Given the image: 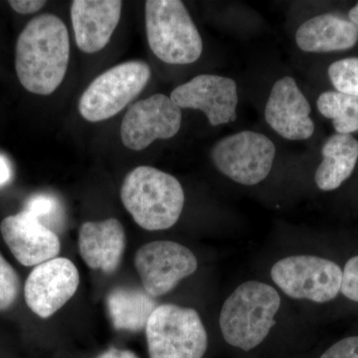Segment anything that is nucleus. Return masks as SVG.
Segmentation results:
<instances>
[{
    "instance_id": "nucleus-1",
    "label": "nucleus",
    "mask_w": 358,
    "mask_h": 358,
    "mask_svg": "<svg viewBox=\"0 0 358 358\" xmlns=\"http://www.w3.org/2000/svg\"><path fill=\"white\" fill-rule=\"evenodd\" d=\"M69 60V32L63 20L54 14L33 18L18 36L16 74L30 93L53 94L64 81Z\"/></svg>"
},
{
    "instance_id": "nucleus-2",
    "label": "nucleus",
    "mask_w": 358,
    "mask_h": 358,
    "mask_svg": "<svg viewBox=\"0 0 358 358\" xmlns=\"http://www.w3.org/2000/svg\"><path fill=\"white\" fill-rule=\"evenodd\" d=\"M121 199L134 222L148 231L173 227L185 206V192L180 182L155 167L141 166L124 178Z\"/></svg>"
},
{
    "instance_id": "nucleus-3",
    "label": "nucleus",
    "mask_w": 358,
    "mask_h": 358,
    "mask_svg": "<svg viewBox=\"0 0 358 358\" xmlns=\"http://www.w3.org/2000/svg\"><path fill=\"white\" fill-rule=\"evenodd\" d=\"M281 298L270 285L243 282L224 303L220 329L226 343L249 352L262 343L275 326Z\"/></svg>"
},
{
    "instance_id": "nucleus-4",
    "label": "nucleus",
    "mask_w": 358,
    "mask_h": 358,
    "mask_svg": "<svg viewBox=\"0 0 358 358\" xmlns=\"http://www.w3.org/2000/svg\"><path fill=\"white\" fill-rule=\"evenodd\" d=\"M145 29L150 48L162 62L187 65L201 56V36L182 1L145 2Z\"/></svg>"
},
{
    "instance_id": "nucleus-5",
    "label": "nucleus",
    "mask_w": 358,
    "mask_h": 358,
    "mask_svg": "<svg viewBox=\"0 0 358 358\" xmlns=\"http://www.w3.org/2000/svg\"><path fill=\"white\" fill-rule=\"evenodd\" d=\"M145 336L150 358H202L208 346L199 313L173 303L157 306Z\"/></svg>"
},
{
    "instance_id": "nucleus-6",
    "label": "nucleus",
    "mask_w": 358,
    "mask_h": 358,
    "mask_svg": "<svg viewBox=\"0 0 358 358\" xmlns=\"http://www.w3.org/2000/svg\"><path fill=\"white\" fill-rule=\"evenodd\" d=\"M152 77L148 63L131 60L105 71L89 85L79 101V112L87 121H106L133 102Z\"/></svg>"
},
{
    "instance_id": "nucleus-7",
    "label": "nucleus",
    "mask_w": 358,
    "mask_h": 358,
    "mask_svg": "<svg viewBox=\"0 0 358 358\" xmlns=\"http://www.w3.org/2000/svg\"><path fill=\"white\" fill-rule=\"evenodd\" d=\"M271 277L289 298L324 303L334 300L341 292L343 271L327 259L296 255L278 261Z\"/></svg>"
},
{
    "instance_id": "nucleus-8",
    "label": "nucleus",
    "mask_w": 358,
    "mask_h": 358,
    "mask_svg": "<svg viewBox=\"0 0 358 358\" xmlns=\"http://www.w3.org/2000/svg\"><path fill=\"white\" fill-rule=\"evenodd\" d=\"M211 155L215 166L227 178L240 185H255L270 173L275 148L264 134L243 131L219 141Z\"/></svg>"
},
{
    "instance_id": "nucleus-9",
    "label": "nucleus",
    "mask_w": 358,
    "mask_h": 358,
    "mask_svg": "<svg viewBox=\"0 0 358 358\" xmlns=\"http://www.w3.org/2000/svg\"><path fill=\"white\" fill-rule=\"evenodd\" d=\"M134 266L143 289L152 298L164 296L189 277L199 267L196 257L183 245L155 241L141 246L134 256Z\"/></svg>"
},
{
    "instance_id": "nucleus-10",
    "label": "nucleus",
    "mask_w": 358,
    "mask_h": 358,
    "mask_svg": "<svg viewBox=\"0 0 358 358\" xmlns=\"http://www.w3.org/2000/svg\"><path fill=\"white\" fill-rule=\"evenodd\" d=\"M181 109L164 94H155L129 108L121 124L124 147L136 152L145 150L155 141L167 140L178 133Z\"/></svg>"
},
{
    "instance_id": "nucleus-11",
    "label": "nucleus",
    "mask_w": 358,
    "mask_h": 358,
    "mask_svg": "<svg viewBox=\"0 0 358 358\" xmlns=\"http://www.w3.org/2000/svg\"><path fill=\"white\" fill-rule=\"evenodd\" d=\"M80 275L67 258L40 264L28 275L24 286L26 303L35 315L48 319L76 293Z\"/></svg>"
},
{
    "instance_id": "nucleus-12",
    "label": "nucleus",
    "mask_w": 358,
    "mask_h": 358,
    "mask_svg": "<svg viewBox=\"0 0 358 358\" xmlns=\"http://www.w3.org/2000/svg\"><path fill=\"white\" fill-rule=\"evenodd\" d=\"M171 99L180 109L202 110L213 127L237 119V84L230 78L199 75L176 87Z\"/></svg>"
},
{
    "instance_id": "nucleus-13",
    "label": "nucleus",
    "mask_w": 358,
    "mask_h": 358,
    "mask_svg": "<svg viewBox=\"0 0 358 358\" xmlns=\"http://www.w3.org/2000/svg\"><path fill=\"white\" fill-rule=\"evenodd\" d=\"M310 103L292 77L275 82L265 109L268 126L289 141L308 140L315 131Z\"/></svg>"
},
{
    "instance_id": "nucleus-14",
    "label": "nucleus",
    "mask_w": 358,
    "mask_h": 358,
    "mask_svg": "<svg viewBox=\"0 0 358 358\" xmlns=\"http://www.w3.org/2000/svg\"><path fill=\"white\" fill-rule=\"evenodd\" d=\"M0 231L16 260L26 267L57 258L60 252V240L56 233L27 212L4 218Z\"/></svg>"
},
{
    "instance_id": "nucleus-15",
    "label": "nucleus",
    "mask_w": 358,
    "mask_h": 358,
    "mask_svg": "<svg viewBox=\"0 0 358 358\" xmlns=\"http://www.w3.org/2000/svg\"><path fill=\"white\" fill-rule=\"evenodd\" d=\"M122 1L74 0L71 20L78 48L84 53L103 50L121 20Z\"/></svg>"
},
{
    "instance_id": "nucleus-16",
    "label": "nucleus",
    "mask_w": 358,
    "mask_h": 358,
    "mask_svg": "<svg viewBox=\"0 0 358 358\" xmlns=\"http://www.w3.org/2000/svg\"><path fill=\"white\" fill-rule=\"evenodd\" d=\"M126 249V233L117 219L82 224L79 252L84 262L93 270L107 274L115 272Z\"/></svg>"
},
{
    "instance_id": "nucleus-17",
    "label": "nucleus",
    "mask_w": 358,
    "mask_h": 358,
    "mask_svg": "<svg viewBox=\"0 0 358 358\" xmlns=\"http://www.w3.org/2000/svg\"><path fill=\"white\" fill-rule=\"evenodd\" d=\"M296 42L301 50L312 53L348 50L358 42V27L338 14H320L300 26Z\"/></svg>"
},
{
    "instance_id": "nucleus-18",
    "label": "nucleus",
    "mask_w": 358,
    "mask_h": 358,
    "mask_svg": "<svg viewBox=\"0 0 358 358\" xmlns=\"http://www.w3.org/2000/svg\"><path fill=\"white\" fill-rule=\"evenodd\" d=\"M322 162L315 180L324 192H331L350 178L358 159V141L352 134L329 136L322 150Z\"/></svg>"
},
{
    "instance_id": "nucleus-19",
    "label": "nucleus",
    "mask_w": 358,
    "mask_h": 358,
    "mask_svg": "<svg viewBox=\"0 0 358 358\" xmlns=\"http://www.w3.org/2000/svg\"><path fill=\"white\" fill-rule=\"evenodd\" d=\"M108 310L115 329L141 331L145 329L157 301L147 292L129 288H115L107 296Z\"/></svg>"
},
{
    "instance_id": "nucleus-20",
    "label": "nucleus",
    "mask_w": 358,
    "mask_h": 358,
    "mask_svg": "<svg viewBox=\"0 0 358 358\" xmlns=\"http://www.w3.org/2000/svg\"><path fill=\"white\" fill-rule=\"evenodd\" d=\"M320 114L333 121L338 134L358 131V98L338 91L324 92L317 102Z\"/></svg>"
},
{
    "instance_id": "nucleus-21",
    "label": "nucleus",
    "mask_w": 358,
    "mask_h": 358,
    "mask_svg": "<svg viewBox=\"0 0 358 358\" xmlns=\"http://www.w3.org/2000/svg\"><path fill=\"white\" fill-rule=\"evenodd\" d=\"M329 77L336 91L358 98V57L336 61L329 66Z\"/></svg>"
},
{
    "instance_id": "nucleus-22",
    "label": "nucleus",
    "mask_w": 358,
    "mask_h": 358,
    "mask_svg": "<svg viewBox=\"0 0 358 358\" xmlns=\"http://www.w3.org/2000/svg\"><path fill=\"white\" fill-rule=\"evenodd\" d=\"M20 293V278L17 273L0 254V310L13 305Z\"/></svg>"
},
{
    "instance_id": "nucleus-23",
    "label": "nucleus",
    "mask_w": 358,
    "mask_h": 358,
    "mask_svg": "<svg viewBox=\"0 0 358 358\" xmlns=\"http://www.w3.org/2000/svg\"><path fill=\"white\" fill-rule=\"evenodd\" d=\"M341 292L350 301L358 303V256L350 259L345 264Z\"/></svg>"
},
{
    "instance_id": "nucleus-24",
    "label": "nucleus",
    "mask_w": 358,
    "mask_h": 358,
    "mask_svg": "<svg viewBox=\"0 0 358 358\" xmlns=\"http://www.w3.org/2000/svg\"><path fill=\"white\" fill-rule=\"evenodd\" d=\"M57 210V201L50 195H35L26 204L25 212L41 221Z\"/></svg>"
},
{
    "instance_id": "nucleus-25",
    "label": "nucleus",
    "mask_w": 358,
    "mask_h": 358,
    "mask_svg": "<svg viewBox=\"0 0 358 358\" xmlns=\"http://www.w3.org/2000/svg\"><path fill=\"white\" fill-rule=\"evenodd\" d=\"M320 358H358V336L341 339Z\"/></svg>"
},
{
    "instance_id": "nucleus-26",
    "label": "nucleus",
    "mask_w": 358,
    "mask_h": 358,
    "mask_svg": "<svg viewBox=\"0 0 358 358\" xmlns=\"http://www.w3.org/2000/svg\"><path fill=\"white\" fill-rule=\"evenodd\" d=\"M8 3L15 13L31 14L41 10L46 4V1H42V0H10Z\"/></svg>"
},
{
    "instance_id": "nucleus-27",
    "label": "nucleus",
    "mask_w": 358,
    "mask_h": 358,
    "mask_svg": "<svg viewBox=\"0 0 358 358\" xmlns=\"http://www.w3.org/2000/svg\"><path fill=\"white\" fill-rule=\"evenodd\" d=\"M96 358H140L136 353L127 350H117V348H110L106 350L102 355Z\"/></svg>"
},
{
    "instance_id": "nucleus-28",
    "label": "nucleus",
    "mask_w": 358,
    "mask_h": 358,
    "mask_svg": "<svg viewBox=\"0 0 358 358\" xmlns=\"http://www.w3.org/2000/svg\"><path fill=\"white\" fill-rule=\"evenodd\" d=\"M11 169L6 157L0 155V186H3L10 180Z\"/></svg>"
},
{
    "instance_id": "nucleus-29",
    "label": "nucleus",
    "mask_w": 358,
    "mask_h": 358,
    "mask_svg": "<svg viewBox=\"0 0 358 358\" xmlns=\"http://www.w3.org/2000/svg\"><path fill=\"white\" fill-rule=\"evenodd\" d=\"M348 17H350V20L352 21L353 24L358 27V2L357 6L350 9V13H348Z\"/></svg>"
}]
</instances>
